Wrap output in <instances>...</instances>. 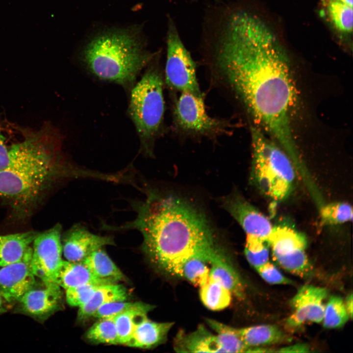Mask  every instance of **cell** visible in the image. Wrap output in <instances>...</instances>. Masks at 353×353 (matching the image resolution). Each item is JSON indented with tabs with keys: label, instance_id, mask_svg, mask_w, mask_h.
Segmentation results:
<instances>
[{
	"label": "cell",
	"instance_id": "f546056e",
	"mask_svg": "<svg viewBox=\"0 0 353 353\" xmlns=\"http://www.w3.org/2000/svg\"><path fill=\"white\" fill-rule=\"evenodd\" d=\"M147 314L142 311L133 310L113 317L119 344L126 345L137 326L148 317Z\"/></svg>",
	"mask_w": 353,
	"mask_h": 353
},
{
	"label": "cell",
	"instance_id": "e0dca14e",
	"mask_svg": "<svg viewBox=\"0 0 353 353\" xmlns=\"http://www.w3.org/2000/svg\"><path fill=\"white\" fill-rule=\"evenodd\" d=\"M53 281L65 290L86 284L110 283L95 277L82 262L64 260L57 270Z\"/></svg>",
	"mask_w": 353,
	"mask_h": 353
},
{
	"label": "cell",
	"instance_id": "4dcf8cb0",
	"mask_svg": "<svg viewBox=\"0 0 353 353\" xmlns=\"http://www.w3.org/2000/svg\"><path fill=\"white\" fill-rule=\"evenodd\" d=\"M270 248L267 239L246 235L245 255L249 263L255 269L268 261Z\"/></svg>",
	"mask_w": 353,
	"mask_h": 353
},
{
	"label": "cell",
	"instance_id": "ba28073f",
	"mask_svg": "<svg viewBox=\"0 0 353 353\" xmlns=\"http://www.w3.org/2000/svg\"><path fill=\"white\" fill-rule=\"evenodd\" d=\"M203 96L182 92L173 110L176 129L184 134L193 136H214L225 132L227 122L212 118L207 113Z\"/></svg>",
	"mask_w": 353,
	"mask_h": 353
},
{
	"label": "cell",
	"instance_id": "277c9868",
	"mask_svg": "<svg viewBox=\"0 0 353 353\" xmlns=\"http://www.w3.org/2000/svg\"><path fill=\"white\" fill-rule=\"evenodd\" d=\"M146 50L138 31H103L91 39L82 53L83 62L99 78L132 88L140 72L157 55Z\"/></svg>",
	"mask_w": 353,
	"mask_h": 353
},
{
	"label": "cell",
	"instance_id": "7a4b0ae2",
	"mask_svg": "<svg viewBox=\"0 0 353 353\" xmlns=\"http://www.w3.org/2000/svg\"><path fill=\"white\" fill-rule=\"evenodd\" d=\"M135 208V219L118 228L141 233L143 251L160 271L179 276L182 264L191 256L206 257L211 263L224 255L205 216L187 201L150 192Z\"/></svg>",
	"mask_w": 353,
	"mask_h": 353
},
{
	"label": "cell",
	"instance_id": "8fae6325",
	"mask_svg": "<svg viewBox=\"0 0 353 353\" xmlns=\"http://www.w3.org/2000/svg\"><path fill=\"white\" fill-rule=\"evenodd\" d=\"M222 204L239 224L246 235L268 240L274 226L267 217L240 194L235 192L224 198Z\"/></svg>",
	"mask_w": 353,
	"mask_h": 353
},
{
	"label": "cell",
	"instance_id": "83f0119b",
	"mask_svg": "<svg viewBox=\"0 0 353 353\" xmlns=\"http://www.w3.org/2000/svg\"><path fill=\"white\" fill-rule=\"evenodd\" d=\"M320 219L326 225H338L353 220V208L346 202L323 203L319 208Z\"/></svg>",
	"mask_w": 353,
	"mask_h": 353
},
{
	"label": "cell",
	"instance_id": "52a82bcc",
	"mask_svg": "<svg viewBox=\"0 0 353 353\" xmlns=\"http://www.w3.org/2000/svg\"><path fill=\"white\" fill-rule=\"evenodd\" d=\"M165 81L172 89L202 96L196 76V63L184 46L174 20L168 17Z\"/></svg>",
	"mask_w": 353,
	"mask_h": 353
},
{
	"label": "cell",
	"instance_id": "30bf717a",
	"mask_svg": "<svg viewBox=\"0 0 353 353\" xmlns=\"http://www.w3.org/2000/svg\"><path fill=\"white\" fill-rule=\"evenodd\" d=\"M31 265L36 277L53 281L62 259L61 227L57 224L37 234L32 246Z\"/></svg>",
	"mask_w": 353,
	"mask_h": 353
},
{
	"label": "cell",
	"instance_id": "cb8c5ba5",
	"mask_svg": "<svg viewBox=\"0 0 353 353\" xmlns=\"http://www.w3.org/2000/svg\"><path fill=\"white\" fill-rule=\"evenodd\" d=\"M206 322L215 332L223 353L248 352V348L242 341L238 328L213 319H207Z\"/></svg>",
	"mask_w": 353,
	"mask_h": 353
},
{
	"label": "cell",
	"instance_id": "6da1fadb",
	"mask_svg": "<svg viewBox=\"0 0 353 353\" xmlns=\"http://www.w3.org/2000/svg\"><path fill=\"white\" fill-rule=\"evenodd\" d=\"M224 8L208 39L212 66L255 122L299 162L290 121L295 90L287 54L257 15L231 4Z\"/></svg>",
	"mask_w": 353,
	"mask_h": 353
},
{
	"label": "cell",
	"instance_id": "8d00e7d4",
	"mask_svg": "<svg viewBox=\"0 0 353 353\" xmlns=\"http://www.w3.org/2000/svg\"><path fill=\"white\" fill-rule=\"evenodd\" d=\"M345 306L350 318L353 316V294L351 293L348 296L346 301Z\"/></svg>",
	"mask_w": 353,
	"mask_h": 353
},
{
	"label": "cell",
	"instance_id": "7402d4cb",
	"mask_svg": "<svg viewBox=\"0 0 353 353\" xmlns=\"http://www.w3.org/2000/svg\"><path fill=\"white\" fill-rule=\"evenodd\" d=\"M209 278L218 282L231 294L243 298L244 286L238 274L226 259L225 256L211 264Z\"/></svg>",
	"mask_w": 353,
	"mask_h": 353
},
{
	"label": "cell",
	"instance_id": "f35d334b",
	"mask_svg": "<svg viewBox=\"0 0 353 353\" xmlns=\"http://www.w3.org/2000/svg\"><path fill=\"white\" fill-rule=\"evenodd\" d=\"M1 297H2L1 296V295H0V312L2 310V306Z\"/></svg>",
	"mask_w": 353,
	"mask_h": 353
},
{
	"label": "cell",
	"instance_id": "7c38bea8",
	"mask_svg": "<svg viewBox=\"0 0 353 353\" xmlns=\"http://www.w3.org/2000/svg\"><path fill=\"white\" fill-rule=\"evenodd\" d=\"M32 249L20 261L0 268V294L9 302H20L36 282L31 265Z\"/></svg>",
	"mask_w": 353,
	"mask_h": 353
},
{
	"label": "cell",
	"instance_id": "d590c367",
	"mask_svg": "<svg viewBox=\"0 0 353 353\" xmlns=\"http://www.w3.org/2000/svg\"><path fill=\"white\" fill-rule=\"evenodd\" d=\"M309 347L306 345L301 344L282 348L278 350L277 352L283 353H305L309 352Z\"/></svg>",
	"mask_w": 353,
	"mask_h": 353
},
{
	"label": "cell",
	"instance_id": "4316f807",
	"mask_svg": "<svg viewBox=\"0 0 353 353\" xmlns=\"http://www.w3.org/2000/svg\"><path fill=\"white\" fill-rule=\"evenodd\" d=\"M86 338L93 343L119 345L118 336L113 318L100 319L87 330Z\"/></svg>",
	"mask_w": 353,
	"mask_h": 353
},
{
	"label": "cell",
	"instance_id": "5bb4252c",
	"mask_svg": "<svg viewBox=\"0 0 353 353\" xmlns=\"http://www.w3.org/2000/svg\"><path fill=\"white\" fill-rule=\"evenodd\" d=\"M110 236L94 234L80 224L71 227L62 237V252L66 260L81 262L94 251L113 245Z\"/></svg>",
	"mask_w": 353,
	"mask_h": 353
},
{
	"label": "cell",
	"instance_id": "2e32d148",
	"mask_svg": "<svg viewBox=\"0 0 353 353\" xmlns=\"http://www.w3.org/2000/svg\"><path fill=\"white\" fill-rule=\"evenodd\" d=\"M173 322H157L147 317L136 328L126 345L141 349H151L164 342Z\"/></svg>",
	"mask_w": 353,
	"mask_h": 353
},
{
	"label": "cell",
	"instance_id": "1f68e13d",
	"mask_svg": "<svg viewBox=\"0 0 353 353\" xmlns=\"http://www.w3.org/2000/svg\"><path fill=\"white\" fill-rule=\"evenodd\" d=\"M350 316L342 299L338 296L330 297L325 305L323 319L324 327L339 328L345 325Z\"/></svg>",
	"mask_w": 353,
	"mask_h": 353
},
{
	"label": "cell",
	"instance_id": "ffe728a7",
	"mask_svg": "<svg viewBox=\"0 0 353 353\" xmlns=\"http://www.w3.org/2000/svg\"><path fill=\"white\" fill-rule=\"evenodd\" d=\"M128 293L126 287L117 283L100 285L91 299L78 308L77 319L79 321L93 317L102 306L113 302L126 301Z\"/></svg>",
	"mask_w": 353,
	"mask_h": 353
},
{
	"label": "cell",
	"instance_id": "ac0fdd59",
	"mask_svg": "<svg viewBox=\"0 0 353 353\" xmlns=\"http://www.w3.org/2000/svg\"><path fill=\"white\" fill-rule=\"evenodd\" d=\"M175 349L178 352L223 353L216 334L200 325L193 332L179 333L176 337Z\"/></svg>",
	"mask_w": 353,
	"mask_h": 353
},
{
	"label": "cell",
	"instance_id": "9a60e30c",
	"mask_svg": "<svg viewBox=\"0 0 353 353\" xmlns=\"http://www.w3.org/2000/svg\"><path fill=\"white\" fill-rule=\"evenodd\" d=\"M35 282L20 301L23 310L31 316L44 318L58 308L62 299L61 287L53 281Z\"/></svg>",
	"mask_w": 353,
	"mask_h": 353
},
{
	"label": "cell",
	"instance_id": "8992f818",
	"mask_svg": "<svg viewBox=\"0 0 353 353\" xmlns=\"http://www.w3.org/2000/svg\"><path fill=\"white\" fill-rule=\"evenodd\" d=\"M157 55L131 88L128 109L140 139L141 150L149 156H152L154 142L162 133L165 112L163 80Z\"/></svg>",
	"mask_w": 353,
	"mask_h": 353
},
{
	"label": "cell",
	"instance_id": "ab89813d",
	"mask_svg": "<svg viewBox=\"0 0 353 353\" xmlns=\"http://www.w3.org/2000/svg\"></svg>",
	"mask_w": 353,
	"mask_h": 353
},
{
	"label": "cell",
	"instance_id": "74e56055",
	"mask_svg": "<svg viewBox=\"0 0 353 353\" xmlns=\"http://www.w3.org/2000/svg\"><path fill=\"white\" fill-rule=\"evenodd\" d=\"M328 0L337 1L345 3L351 7H353V0H327V1H328Z\"/></svg>",
	"mask_w": 353,
	"mask_h": 353
},
{
	"label": "cell",
	"instance_id": "d4e9b609",
	"mask_svg": "<svg viewBox=\"0 0 353 353\" xmlns=\"http://www.w3.org/2000/svg\"><path fill=\"white\" fill-rule=\"evenodd\" d=\"M202 302L209 309L220 310L227 307L231 302V293L218 282L209 278L200 287Z\"/></svg>",
	"mask_w": 353,
	"mask_h": 353
},
{
	"label": "cell",
	"instance_id": "836d02e7",
	"mask_svg": "<svg viewBox=\"0 0 353 353\" xmlns=\"http://www.w3.org/2000/svg\"><path fill=\"white\" fill-rule=\"evenodd\" d=\"M100 285L86 284L65 290L67 303L72 306H82L91 299Z\"/></svg>",
	"mask_w": 353,
	"mask_h": 353
},
{
	"label": "cell",
	"instance_id": "f1b7e54d",
	"mask_svg": "<svg viewBox=\"0 0 353 353\" xmlns=\"http://www.w3.org/2000/svg\"><path fill=\"white\" fill-rule=\"evenodd\" d=\"M326 8L330 21L338 31L344 33L352 32L353 7L341 2L328 0Z\"/></svg>",
	"mask_w": 353,
	"mask_h": 353
},
{
	"label": "cell",
	"instance_id": "d6a6232c",
	"mask_svg": "<svg viewBox=\"0 0 353 353\" xmlns=\"http://www.w3.org/2000/svg\"><path fill=\"white\" fill-rule=\"evenodd\" d=\"M153 306L143 302H127L126 301H115L108 303L99 308L93 317L99 319L110 318L124 312L138 310L148 313L153 309Z\"/></svg>",
	"mask_w": 353,
	"mask_h": 353
},
{
	"label": "cell",
	"instance_id": "e575fe53",
	"mask_svg": "<svg viewBox=\"0 0 353 353\" xmlns=\"http://www.w3.org/2000/svg\"><path fill=\"white\" fill-rule=\"evenodd\" d=\"M262 278L271 284H292L273 264L268 261L256 269Z\"/></svg>",
	"mask_w": 353,
	"mask_h": 353
},
{
	"label": "cell",
	"instance_id": "484cf974",
	"mask_svg": "<svg viewBox=\"0 0 353 353\" xmlns=\"http://www.w3.org/2000/svg\"><path fill=\"white\" fill-rule=\"evenodd\" d=\"M208 264H211L210 260L201 255L191 256L182 264L179 273V277H183L194 285L201 287L209 278L210 268Z\"/></svg>",
	"mask_w": 353,
	"mask_h": 353
},
{
	"label": "cell",
	"instance_id": "5b68a950",
	"mask_svg": "<svg viewBox=\"0 0 353 353\" xmlns=\"http://www.w3.org/2000/svg\"><path fill=\"white\" fill-rule=\"evenodd\" d=\"M251 133L252 180L271 200L282 202L294 188L297 173L294 164L285 151L260 128L252 126Z\"/></svg>",
	"mask_w": 353,
	"mask_h": 353
},
{
	"label": "cell",
	"instance_id": "9c48e42d",
	"mask_svg": "<svg viewBox=\"0 0 353 353\" xmlns=\"http://www.w3.org/2000/svg\"><path fill=\"white\" fill-rule=\"evenodd\" d=\"M273 255L287 271L302 277L310 274L311 267L305 253V235L289 225L274 226L268 239Z\"/></svg>",
	"mask_w": 353,
	"mask_h": 353
},
{
	"label": "cell",
	"instance_id": "603a6c76",
	"mask_svg": "<svg viewBox=\"0 0 353 353\" xmlns=\"http://www.w3.org/2000/svg\"><path fill=\"white\" fill-rule=\"evenodd\" d=\"M238 329L242 341L248 348V352L252 348L278 343L283 338L282 332L273 325H258Z\"/></svg>",
	"mask_w": 353,
	"mask_h": 353
},
{
	"label": "cell",
	"instance_id": "3957f363",
	"mask_svg": "<svg viewBox=\"0 0 353 353\" xmlns=\"http://www.w3.org/2000/svg\"><path fill=\"white\" fill-rule=\"evenodd\" d=\"M62 139L58 130L47 123L36 129H15L9 142V163L0 170V197L19 208L35 202L63 172Z\"/></svg>",
	"mask_w": 353,
	"mask_h": 353
},
{
	"label": "cell",
	"instance_id": "4fadbf2b",
	"mask_svg": "<svg viewBox=\"0 0 353 353\" xmlns=\"http://www.w3.org/2000/svg\"><path fill=\"white\" fill-rule=\"evenodd\" d=\"M328 295L326 289L310 285L301 287L291 299L293 313L287 319L291 327L301 326L306 322L319 323L322 322Z\"/></svg>",
	"mask_w": 353,
	"mask_h": 353
},
{
	"label": "cell",
	"instance_id": "44dd1931",
	"mask_svg": "<svg viewBox=\"0 0 353 353\" xmlns=\"http://www.w3.org/2000/svg\"><path fill=\"white\" fill-rule=\"evenodd\" d=\"M81 262L95 277L108 283L126 279L125 275L102 248L91 253Z\"/></svg>",
	"mask_w": 353,
	"mask_h": 353
},
{
	"label": "cell",
	"instance_id": "d6986e66",
	"mask_svg": "<svg viewBox=\"0 0 353 353\" xmlns=\"http://www.w3.org/2000/svg\"><path fill=\"white\" fill-rule=\"evenodd\" d=\"M35 231L0 235V267L20 261L32 248Z\"/></svg>",
	"mask_w": 353,
	"mask_h": 353
}]
</instances>
